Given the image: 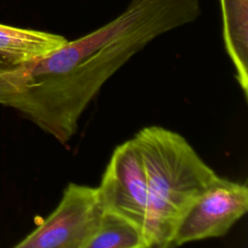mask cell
Instances as JSON below:
<instances>
[{
	"mask_svg": "<svg viewBox=\"0 0 248 248\" xmlns=\"http://www.w3.org/2000/svg\"><path fill=\"white\" fill-rule=\"evenodd\" d=\"M201 15L200 0H131L114 19L48 55L22 62L0 56V106L18 110L65 144L122 66L157 37Z\"/></svg>",
	"mask_w": 248,
	"mask_h": 248,
	"instance_id": "obj_1",
	"label": "cell"
},
{
	"mask_svg": "<svg viewBox=\"0 0 248 248\" xmlns=\"http://www.w3.org/2000/svg\"><path fill=\"white\" fill-rule=\"evenodd\" d=\"M132 139L147 180L151 247H170L184 215L220 176L176 132L152 125Z\"/></svg>",
	"mask_w": 248,
	"mask_h": 248,
	"instance_id": "obj_2",
	"label": "cell"
},
{
	"mask_svg": "<svg viewBox=\"0 0 248 248\" xmlns=\"http://www.w3.org/2000/svg\"><path fill=\"white\" fill-rule=\"evenodd\" d=\"M105 206L98 187L69 183L55 209L16 248H85Z\"/></svg>",
	"mask_w": 248,
	"mask_h": 248,
	"instance_id": "obj_3",
	"label": "cell"
},
{
	"mask_svg": "<svg viewBox=\"0 0 248 248\" xmlns=\"http://www.w3.org/2000/svg\"><path fill=\"white\" fill-rule=\"evenodd\" d=\"M98 189L106 209L137 224L149 239L147 180L133 139L114 148Z\"/></svg>",
	"mask_w": 248,
	"mask_h": 248,
	"instance_id": "obj_4",
	"label": "cell"
},
{
	"mask_svg": "<svg viewBox=\"0 0 248 248\" xmlns=\"http://www.w3.org/2000/svg\"><path fill=\"white\" fill-rule=\"evenodd\" d=\"M248 211V187L224 177L190 207L176 228L172 245L220 237Z\"/></svg>",
	"mask_w": 248,
	"mask_h": 248,
	"instance_id": "obj_5",
	"label": "cell"
},
{
	"mask_svg": "<svg viewBox=\"0 0 248 248\" xmlns=\"http://www.w3.org/2000/svg\"><path fill=\"white\" fill-rule=\"evenodd\" d=\"M223 40L235 77L248 99V0H220Z\"/></svg>",
	"mask_w": 248,
	"mask_h": 248,
	"instance_id": "obj_6",
	"label": "cell"
},
{
	"mask_svg": "<svg viewBox=\"0 0 248 248\" xmlns=\"http://www.w3.org/2000/svg\"><path fill=\"white\" fill-rule=\"evenodd\" d=\"M67 41L58 34L0 23V55L14 62L48 55Z\"/></svg>",
	"mask_w": 248,
	"mask_h": 248,
	"instance_id": "obj_7",
	"label": "cell"
},
{
	"mask_svg": "<svg viewBox=\"0 0 248 248\" xmlns=\"http://www.w3.org/2000/svg\"><path fill=\"white\" fill-rule=\"evenodd\" d=\"M150 241L137 224L105 208L98 228L85 248H150Z\"/></svg>",
	"mask_w": 248,
	"mask_h": 248,
	"instance_id": "obj_8",
	"label": "cell"
}]
</instances>
